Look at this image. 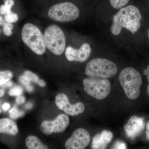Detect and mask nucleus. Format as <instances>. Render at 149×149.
Masks as SVG:
<instances>
[{"label": "nucleus", "instance_id": "28", "mask_svg": "<svg viewBox=\"0 0 149 149\" xmlns=\"http://www.w3.org/2000/svg\"><path fill=\"white\" fill-rule=\"evenodd\" d=\"M13 85V83L12 81H8V82H6L5 83L2 85V88H10V87H11L12 85Z\"/></svg>", "mask_w": 149, "mask_h": 149}, {"label": "nucleus", "instance_id": "12", "mask_svg": "<svg viewBox=\"0 0 149 149\" xmlns=\"http://www.w3.org/2000/svg\"><path fill=\"white\" fill-rule=\"evenodd\" d=\"M145 127L144 118L133 116L130 118L124 127L126 136L131 139L136 138L143 130Z\"/></svg>", "mask_w": 149, "mask_h": 149}, {"label": "nucleus", "instance_id": "21", "mask_svg": "<svg viewBox=\"0 0 149 149\" xmlns=\"http://www.w3.org/2000/svg\"><path fill=\"white\" fill-rule=\"evenodd\" d=\"M24 75L28 78L30 82L37 83L40 80L38 75L29 70H26L24 72Z\"/></svg>", "mask_w": 149, "mask_h": 149}, {"label": "nucleus", "instance_id": "18", "mask_svg": "<svg viewBox=\"0 0 149 149\" xmlns=\"http://www.w3.org/2000/svg\"><path fill=\"white\" fill-rule=\"evenodd\" d=\"M9 116L11 118L15 119L22 117L24 114V112L19 111L16 107H14L10 110Z\"/></svg>", "mask_w": 149, "mask_h": 149}, {"label": "nucleus", "instance_id": "15", "mask_svg": "<svg viewBox=\"0 0 149 149\" xmlns=\"http://www.w3.org/2000/svg\"><path fill=\"white\" fill-rule=\"evenodd\" d=\"M25 145L29 149H48V146L44 144L37 136H28L25 141Z\"/></svg>", "mask_w": 149, "mask_h": 149}, {"label": "nucleus", "instance_id": "9", "mask_svg": "<svg viewBox=\"0 0 149 149\" xmlns=\"http://www.w3.org/2000/svg\"><path fill=\"white\" fill-rule=\"evenodd\" d=\"M55 102L59 109L71 116L78 115L85 110V105L81 102L71 104L68 96L64 93H59L55 97Z\"/></svg>", "mask_w": 149, "mask_h": 149}, {"label": "nucleus", "instance_id": "29", "mask_svg": "<svg viewBox=\"0 0 149 149\" xmlns=\"http://www.w3.org/2000/svg\"><path fill=\"white\" fill-rule=\"evenodd\" d=\"M37 84L41 87H45L46 86L45 82L44 80H41V79H40L39 80Z\"/></svg>", "mask_w": 149, "mask_h": 149}, {"label": "nucleus", "instance_id": "30", "mask_svg": "<svg viewBox=\"0 0 149 149\" xmlns=\"http://www.w3.org/2000/svg\"><path fill=\"white\" fill-rule=\"evenodd\" d=\"M146 74H147V78H148V81L149 82V84L148 85V87H147V93L148 95L149 96V65H148L146 70Z\"/></svg>", "mask_w": 149, "mask_h": 149}, {"label": "nucleus", "instance_id": "5", "mask_svg": "<svg viewBox=\"0 0 149 149\" xmlns=\"http://www.w3.org/2000/svg\"><path fill=\"white\" fill-rule=\"evenodd\" d=\"M46 47L52 53L61 55L65 49L66 39L61 28L55 24L50 25L46 29L44 35Z\"/></svg>", "mask_w": 149, "mask_h": 149}, {"label": "nucleus", "instance_id": "3", "mask_svg": "<svg viewBox=\"0 0 149 149\" xmlns=\"http://www.w3.org/2000/svg\"><path fill=\"white\" fill-rule=\"evenodd\" d=\"M21 37L23 42L35 54L42 55L45 53L44 35L35 24L30 23L24 24Z\"/></svg>", "mask_w": 149, "mask_h": 149}, {"label": "nucleus", "instance_id": "1", "mask_svg": "<svg viewBox=\"0 0 149 149\" xmlns=\"http://www.w3.org/2000/svg\"><path fill=\"white\" fill-rule=\"evenodd\" d=\"M142 18L137 7L133 5L123 7L113 16L111 32L113 35L117 36L120 35L123 28H125L134 34L141 27Z\"/></svg>", "mask_w": 149, "mask_h": 149}, {"label": "nucleus", "instance_id": "38", "mask_svg": "<svg viewBox=\"0 0 149 149\" xmlns=\"http://www.w3.org/2000/svg\"><path fill=\"white\" fill-rule=\"evenodd\" d=\"M1 112V110H0V113Z\"/></svg>", "mask_w": 149, "mask_h": 149}, {"label": "nucleus", "instance_id": "36", "mask_svg": "<svg viewBox=\"0 0 149 149\" xmlns=\"http://www.w3.org/2000/svg\"><path fill=\"white\" fill-rule=\"evenodd\" d=\"M27 106H28L29 107H28V108H29L32 107V104L29 103L28 104H27Z\"/></svg>", "mask_w": 149, "mask_h": 149}, {"label": "nucleus", "instance_id": "23", "mask_svg": "<svg viewBox=\"0 0 149 149\" xmlns=\"http://www.w3.org/2000/svg\"><path fill=\"white\" fill-rule=\"evenodd\" d=\"M11 8H10L6 5H2L0 6V14L1 15H6L7 14L11 12Z\"/></svg>", "mask_w": 149, "mask_h": 149}, {"label": "nucleus", "instance_id": "4", "mask_svg": "<svg viewBox=\"0 0 149 149\" xmlns=\"http://www.w3.org/2000/svg\"><path fill=\"white\" fill-rule=\"evenodd\" d=\"M117 71V67L113 62L105 58H95L87 63L85 73L89 77L107 79L114 76Z\"/></svg>", "mask_w": 149, "mask_h": 149}, {"label": "nucleus", "instance_id": "26", "mask_svg": "<svg viewBox=\"0 0 149 149\" xmlns=\"http://www.w3.org/2000/svg\"><path fill=\"white\" fill-rule=\"evenodd\" d=\"M15 4L14 0H5L4 1V5L10 8L13 6Z\"/></svg>", "mask_w": 149, "mask_h": 149}, {"label": "nucleus", "instance_id": "35", "mask_svg": "<svg viewBox=\"0 0 149 149\" xmlns=\"http://www.w3.org/2000/svg\"><path fill=\"white\" fill-rule=\"evenodd\" d=\"M5 91L2 89H0V97H2L4 95Z\"/></svg>", "mask_w": 149, "mask_h": 149}, {"label": "nucleus", "instance_id": "14", "mask_svg": "<svg viewBox=\"0 0 149 149\" xmlns=\"http://www.w3.org/2000/svg\"><path fill=\"white\" fill-rule=\"evenodd\" d=\"M18 131V127L14 121L8 118L0 119V133L15 136Z\"/></svg>", "mask_w": 149, "mask_h": 149}, {"label": "nucleus", "instance_id": "7", "mask_svg": "<svg viewBox=\"0 0 149 149\" xmlns=\"http://www.w3.org/2000/svg\"><path fill=\"white\" fill-rule=\"evenodd\" d=\"M84 90L88 95L97 100L106 98L110 93L111 83L106 78H85L83 80Z\"/></svg>", "mask_w": 149, "mask_h": 149}, {"label": "nucleus", "instance_id": "24", "mask_svg": "<svg viewBox=\"0 0 149 149\" xmlns=\"http://www.w3.org/2000/svg\"><path fill=\"white\" fill-rule=\"evenodd\" d=\"M113 149H126V144L121 141H117L115 142L113 147Z\"/></svg>", "mask_w": 149, "mask_h": 149}, {"label": "nucleus", "instance_id": "19", "mask_svg": "<svg viewBox=\"0 0 149 149\" xmlns=\"http://www.w3.org/2000/svg\"><path fill=\"white\" fill-rule=\"evenodd\" d=\"M4 19L6 22L13 23L18 21L19 17L16 13H14L11 11L6 15Z\"/></svg>", "mask_w": 149, "mask_h": 149}, {"label": "nucleus", "instance_id": "34", "mask_svg": "<svg viewBox=\"0 0 149 149\" xmlns=\"http://www.w3.org/2000/svg\"><path fill=\"white\" fill-rule=\"evenodd\" d=\"M5 23V21H4L3 19L0 15V25H3Z\"/></svg>", "mask_w": 149, "mask_h": 149}, {"label": "nucleus", "instance_id": "11", "mask_svg": "<svg viewBox=\"0 0 149 149\" xmlns=\"http://www.w3.org/2000/svg\"><path fill=\"white\" fill-rule=\"evenodd\" d=\"M91 51V46L88 43L83 44L79 49L68 46L65 49V55L68 61L83 63L89 58Z\"/></svg>", "mask_w": 149, "mask_h": 149}, {"label": "nucleus", "instance_id": "25", "mask_svg": "<svg viewBox=\"0 0 149 149\" xmlns=\"http://www.w3.org/2000/svg\"><path fill=\"white\" fill-rule=\"evenodd\" d=\"M19 81L22 83L24 85H27L30 84V81L28 78L25 75H21L19 77Z\"/></svg>", "mask_w": 149, "mask_h": 149}, {"label": "nucleus", "instance_id": "27", "mask_svg": "<svg viewBox=\"0 0 149 149\" xmlns=\"http://www.w3.org/2000/svg\"><path fill=\"white\" fill-rule=\"evenodd\" d=\"M25 98L22 96H19L17 98L16 102L18 104H21L25 102Z\"/></svg>", "mask_w": 149, "mask_h": 149}, {"label": "nucleus", "instance_id": "10", "mask_svg": "<svg viewBox=\"0 0 149 149\" xmlns=\"http://www.w3.org/2000/svg\"><path fill=\"white\" fill-rule=\"evenodd\" d=\"M91 142V136L88 131L83 128L74 130L71 136L65 142V148L83 149L86 148Z\"/></svg>", "mask_w": 149, "mask_h": 149}, {"label": "nucleus", "instance_id": "22", "mask_svg": "<svg viewBox=\"0 0 149 149\" xmlns=\"http://www.w3.org/2000/svg\"><path fill=\"white\" fill-rule=\"evenodd\" d=\"M23 92V89L20 86H17L12 88L9 92V95L11 96H19Z\"/></svg>", "mask_w": 149, "mask_h": 149}, {"label": "nucleus", "instance_id": "20", "mask_svg": "<svg viewBox=\"0 0 149 149\" xmlns=\"http://www.w3.org/2000/svg\"><path fill=\"white\" fill-rule=\"evenodd\" d=\"M3 30L4 34L6 36L10 37L13 34L12 30L13 28V25L12 23L5 22L3 25Z\"/></svg>", "mask_w": 149, "mask_h": 149}, {"label": "nucleus", "instance_id": "13", "mask_svg": "<svg viewBox=\"0 0 149 149\" xmlns=\"http://www.w3.org/2000/svg\"><path fill=\"white\" fill-rule=\"evenodd\" d=\"M113 138V134L111 131L103 130L94 136L92 140L91 148L93 149H106L111 142Z\"/></svg>", "mask_w": 149, "mask_h": 149}, {"label": "nucleus", "instance_id": "6", "mask_svg": "<svg viewBox=\"0 0 149 149\" xmlns=\"http://www.w3.org/2000/svg\"><path fill=\"white\" fill-rule=\"evenodd\" d=\"M49 17L54 21L66 22L74 21L80 16V10L77 6L70 2L56 4L49 9Z\"/></svg>", "mask_w": 149, "mask_h": 149}, {"label": "nucleus", "instance_id": "8", "mask_svg": "<svg viewBox=\"0 0 149 149\" xmlns=\"http://www.w3.org/2000/svg\"><path fill=\"white\" fill-rule=\"evenodd\" d=\"M69 118L66 115H59L52 120H45L41 123L40 128L44 134L50 135L54 133H61L69 125Z\"/></svg>", "mask_w": 149, "mask_h": 149}, {"label": "nucleus", "instance_id": "37", "mask_svg": "<svg viewBox=\"0 0 149 149\" xmlns=\"http://www.w3.org/2000/svg\"><path fill=\"white\" fill-rule=\"evenodd\" d=\"M148 37L149 40V29H148Z\"/></svg>", "mask_w": 149, "mask_h": 149}, {"label": "nucleus", "instance_id": "2", "mask_svg": "<svg viewBox=\"0 0 149 149\" xmlns=\"http://www.w3.org/2000/svg\"><path fill=\"white\" fill-rule=\"evenodd\" d=\"M118 78L120 84L128 98L134 100L139 97L143 80L139 71L133 68H126L120 72Z\"/></svg>", "mask_w": 149, "mask_h": 149}, {"label": "nucleus", "instance_id": "31", "mask_svg": "<svg viewBox=\"0 0 149 149\" xmlns=\"http://www.w3.org/2000/svg\"><path fill=\"white\" fill-rule=\"evenodd\" d=\"M10 107V104L8 103H5L3 105L2 108L4 110H7Z\"/></svg>", "mask_w": 149, "mask_h": 149}, {"label": "nucleus", "instance_id": "17", "mask_svg": "<svg viewBox=\"0 0 149 149\" xmlns=\"http://www.w3.org/2000/svg\"><path fill=\"white\" fill-rule=\"evenodd\" d=\"M130 0H110L111 4L116 9H120L125 6Z\"/></svg>", "mask_w": 149, "mask_h": 149}, {"label": "nucleus", "instance_id": "16", "mask_svg": "<svg viewBox=\"0 0 149 149\" xmlns=\"http://www.w3.org/2000/svg\"><path fill=\"white\" fill-rule=\"evenodd\" d=\"M13 77V73L10 70L0 71V86L9 81Z\"/></svg>", "mask_w": 149, "mask_h": 149}, {"label": "nucleus", "instance_id": "39", "mask_svg": "<svg viewBox=\"0 0 149 149\" xmlns=\"http://www.w3.org/2000/svg\"><path fill=\"white\" fill-rule=\"evenodd\" d=\"M0 33H1V30H0Z\"/></svg>", "mask_w": 149, "mask_h": 149}, {"label": "nucleus", "instance_id": "32", "mask_svg": "<svg viewBox=\"0 0 149 149\" xmlns=\"http://www.w3.org/2000/svg\"><path fill=\"white\" fill-rule=\"evenodd\" d=\"M26 89L27 91L29 92H31L33 91V87L32 85H30V84L27 85H26Z\"/></svg>", "mask_w": 149, "mask_h": 149}, {"label": "nucleus", "instance_id": "33", "mask_svg": "<svg viewBox=\"0 0 149 149\" xmlns=\"http://www.w3.org/2000/svg\"><path fill=\"white\" fill-rule=\"evenodd\" d=\"M146 138L148 140H149V122L148 123L147 125L146 132Z\"/></svg>", "mask_w": 149, "mask_h": 149}]
</instances>
